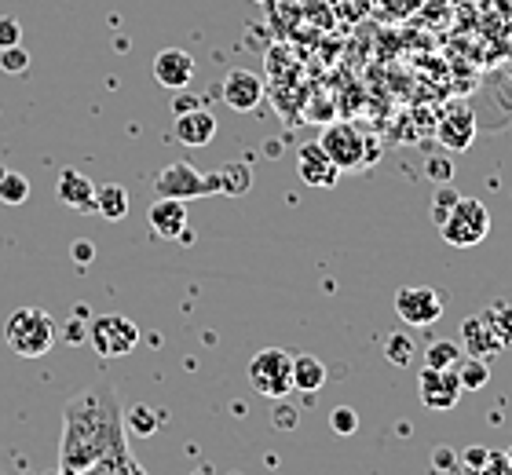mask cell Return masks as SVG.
Here are the masks:
<instances>
[{
    "instance_id": "1",
    "label": "cell",
    "mask_w": 512,
    "mask_h": 475,
    "mask_svg": "<svg viewBox=\"0 0 512 475\" xmlns=\"http://www.w3.org/2000/svg\"><path fill=\"white\" fill-rule=\"evenodd\" d=\"M132 461L125 439V410L110 380H96L77 391L63 410V475H121Z\"/></svg>"
},
{
    "instance_id": "2",
    "label": "cell",
    "mask_w": 512,
    "mask_h": 475,
    "mask_svg": "<svg viewBox=\"0 0 512 475\" xmlns=\"http://www.w3.org/2000/svg\"><path fill=\"white\" fill-rule=\"evenodd\" d=\"M55 337H59V326H55V318L41 307H19L15 315L8 318V326H4V340H8V348L22 359H41L48 351L55 348Z\"/></svg>"
},
{
    "instance_id": "3",
    "label": "cell",
    "mask_w": 512,
    "mask_h": 475,
    "mask_svg": "<svg viewBox=\"0 0 512 475\" xmlns=\"http://www.w3.org/2000/svg\"><path fill=\"white\" fill-rule=\"evenodd\" d=\"M319 143L341 172H355L363 169V165H374L377 158L374 139L366 136V132H359L355 125H348V121H330L326 132L319 136Z\"/></svg>"
},
{
    "instance_id": "4",
    "label": "cell",
    "mask_w": 512,
    "mask_h": 475,
    "mask_svg": "<svg viewBox=\"0 0 512 475\" xmlns=\"http://www.w3.org/2000/svg\"><path fill=\"white\" fill-rule=\"evenodd\" d=\"M439 234L454 249H472L491 234V212L480 198H458L439 223Z\"/></svg>"
},
{
    "instance_id": "5",
    "label": "cell",
    "mask_w": 512,
    "mask_h": 475,
    "mask_svg": "<svg viewBox=\"0 0 512 475\" xmlns=\"http://www.w3.org/2000/svg\"><path fill=\"white\" fill-rule=\"evenodd\" d=\"M249 384L264 399H286L293 391V355L282 348H264L249 359Z\"/></svg>"
},
{
    "instance_id": "6",
    "label": "cell",
    "mask_w": 512,
    "mask_h": 475,
    "mask_svg": "<svg viewBox=\"0 0 512 475\" xmlns=\"http://www.w3.org/2000/svg\"><path fill=\"white\" fill-rule=\"evenodd\" d=\"M88 344L103 359H121L139 348V326L125 315H99L88 322Z\"/></svg>"
},
{
    "instance_id": "7",
    "label": "cell",
    "mask_w": 512,
    "mask_h": 475,
    "mask_svg": "<svg viewBox=\"0 0 512 475\" xmlns=\"http://www.w3.org/2000/svg\"><path fill=\"white\" fill-rule=\"evenodd\" d=\"M447 311V300L432 289V285H403L399 293H395V315L403 318L406 326H417L425 329L432 322H439Z\"/></svg>"
},
{
    "instance_id": "8",
    "label": "cell",
    "mask_w": 512,
    "mask_h": 475,
    "mask_svg": "<svg viewBox=\"0 0 512 475\" xmlns=\"http://www.w3.org/2000/svg\"><path fill=\"white\" fill-rule=\"evenodd\" d=\"M154 190L158 198H176V201H194V198H209L213 187H209V176L198 172L187 161H172L154 176Z\"/></svg>"
},
{
    "instance_id": "9",
    "label": "cell",
    "mask_w": 512,
    "mask_h": 475,
    "mask_svg": "<svg viewBox=\"0 0 512 475\" xmlns=\"http://www.w3.org/2000/svg\"><path fill=\"white\" fill-rule=\"evenodd\" d=\"M417 395L428 410H454L465 395L461 380L454 370H436V366H421L417 373Z\"/></svg>"
},
{
    "instance_id": "10",
    "label": "cell",
    "mask_w": 512,
    "mask_h": 475,
    "mask_svg": "<svg viewBox=\"0 0 512 475\" xmlns=\"http://www.w3.org/2000/svg\"><path fill=\"white\" fill-rule=\"evenodd\" d=\"M436 139L450 154H461V150L472 147L476 139V114H472L465 103H454L450 110H443L436 121Z\"/></svg>"
},
{
    "instance_id": "11",
    "label": "cell",
    "mask_w": 512,
    "mask_h": 475,
    "mask_svg": "<svg viewBox=\"0 0 512 475\" xmlns=\"http://www.w3.org/2000/svg\"><path fill=\"white\" fill-rule=\"evenodd\" d=\"M220 95H224V103L235 114H249V110H256V106L264 103V77L256 74V70H231L224 77Z\"/></svg>"
},
{
    "instance_id": "12",
    "label": "cell",
    "mask_w": 512,
    "mask_h": 475,
    "mask_svg": "<svg viewBox=\"0 0 512 475\" xmlns=\"http://www.w3.org/2000/svg\"><path fill=\"white\" fill-rule=\"evenodd\" d=\"M297 176L308 187H333V183L341 180V169L333 165V158L322 150V143H304L297 154Z\"/></svg>"
},
{
    "instance_id": "13",
    "label": "cell",
    "mask_w": 512,
    "mask_h": 475,
    "mask_svg": "<svg viewBox=\"0 0 512 475\" xmlns=\"http://www.w3.org/2000/svg\"><path fill=\"white\" fill-rule=\"evenodd\" d=\"M154 77H158V85L172 88V92H180L194 81V59L191 52H183V48H165V52L154 55Z\"/></svg>"
},
{
    "instance_id": "14",
    "label": "cell",
    "mask_w": 512,
    "mask_h": 475,
    "mask_svg": "<svg viewBox=\"0 0 512 475\" xmlns=\"http://www.w3.org/2000/svg\"><path fill=\"white\" fill-rule=\"evenodd\" d=\"M461 351H465V355H476V359L491 362L494 355H502L505 344L494 337V329L487 326V318L469 315L465 322H461Z\"/></svg>"
},
{
    "instance_id": "15",
    "label": "cell",
    "mask_w": 512,
    "mask_h": 475,
    "mask_svg": "<svg viewBox=\"0 0 512 475\" xmlns=\"http://www.w3.org/2000/svg\"><path fill=\"white\" fill-rule=\"evenodd\" d=\"M176 139L183 147H209L216 139V117L205 106H194L187 114H176Z\"/></svg>"
},
{
    "instance_id": "16",
    "label": "cell",
    "mask_w": 512,
    "mask_h": 475,
    "mask_svg": "<svg viewBox=\"0 0 512 475\" xmlns=\"http://www.w3.org/2000/svg\"><path fill=\"white\" fill-rule=\"evenodd\" d=\"M147 223L158 238H180V234L187 231V201L158 198L154 205H150Z\"/></svg>"
},
{
    "instance_id": "17",
    "label": "cell",
    "mask_w": 512,
    "mask_h": 475,
    "mask_svg": "<svg viewBox=\"0 0 512 475\" xmlns=\"http://www.w3.org/2000/svg\"><path fill=\"white\" fill-rule=\"evenodd\" d=\"M55 194L63 205H70L74 212H96V183L88 180L85 172L66 169L55 183Z\"/></svg>"
},
{
    "instance_id": "18",
    "label": "cell",
    "mask_w": 512,
    "mask_h": 475,
    "mask_svg": "<svg viewBox=\"0 0 512 475\" xmlns=\"http://www.w3.org/2000/svg\"><path fill=\"white\" fill-rule=\"evenodd\" d=\"M209 187H213V194L242 198V194H249V187H253V169H249L246 161H227L224 169L209 176Z\"/></svg>"
},
{
    "instance_id": "19",
    "label": "cell",
    "mask_w": 512,
    "mask_h": 475,
    "mask_svg": "<svg viewBox=\"0 0 512 475\" xmlns=\"http://www.w3.org/2000/svg\"><path fill=\"white\" fill-rule=\"evenodd\" d=\"M326 366H322L315 355H293V391H300V395H315V391H322V384H326Z\"/></svg>"
},
{
    "instance_id": "20",
    "label": "cell",
    "mask_w": 512,
    "mask_h": 475,
    "mask_svg": "<svg viewBox=\"0 0 512 475\" xmlns=\"http://www.w3.org/2000/svg\"><path fill=\"white\" fill-rule=\"evenodd\" d=\"M96 212L103 220L118 223L128 216V190L121 183H96Z\"/></svg>"
},
{
    "instance_id": "21",
    "label": "cell",
    "mask_w": 512,
    "mask_h": 475,
    "mask_svg": "<svg viewBox=\"0 0 512 475\" xmlns=\"http://www.w3.org/2000/svg\"><path fill=\"white\" fill-rule=\"evenodd\" d=\"M454 373H458L461 388L465 391H480V388H487V380H491V362L476 359V355H461V362L454 366Z\"/></svg>"
},
{
    "instance_id": "22",
    "label": "cell",
    "mask_w": 512,
    "mask_h": 475,
    "mask_svg": "<svg viewBox=\"0 0 512 475\" xmlns=\"http://www.w3.org/2000/svg\"><path fill=\"white\" fill-rule=\"evenodd\" d=\"M461 344H454V340H432L425 348V366H436V370H454L461 362Z\"/></svg>"
},
{
    "instance_id": "23",
    "label": "cell",
    "mask_w": 512,
    "mask_h": 475,
    "mask_svg": "<svg viewBox=\"0 0 512 475\" xmlns=\"http://www.w3.org/2000/svg\"><path fill=\"white\" fill-rule=\"evenodd\" d=\"M483 318H487V326L494 329V337L502 340L505 348H512V304L509 300H494V304L483 311Z\"/></svg>"
},
{
    "instance_id": "24",
    "label": "cell",
    "mask_w": 512,
    "mask_h": 475,
    "mask_svg": "<svg viewBox=\"0 0 512 475\" xmlns=\"http://www.w3.org/2000/svg\"><path fill=\"white\" fill-rule=\"evenodd\" d=\"M30 198V180L22 172H0V201L4 205H22Z\"/></svg>"
},
{
    "instance_id": "25",
    "label": "cell",
    "mask_w": 512,
    "mask_h": 475,
    "mask_svg": "<svg viewBox=\"0 0 512 475\" xmlns=\"http://www.w3.org/2000/svg\"><path fill=\"white\" fill-rule=\"evenodd\" d=\"M125 428H132L136 435H154L158 432V413L150 410V406H128V413H125Z\"/></svg>"
},
{
    "instance_id": "26",
    "label": "cell",
    "mask_w": 512,
    "mask_h": 475,
    "mask_svg": "<svg viewBox=\"0 0 512 475\" xmlns=\"http://www.w3.org/2000/svg\"><path fill=\"white\" fill-rule=\"evenodd\" d=\"M414 337H406V333H392L388 337V344H384V355H388V362L392 366H410V359H414Z\"/></svg>"
},
{
    "instance_id": "27",
    "label": "cell",
    "mask_w": 512,
    "mask_h": 475,
    "mask_svg": "<svg viewBox=\"0 0 512 475\" xmlns=\"http://www.w3.org/2000/svg\"><path fill=\"white\" fill-rule=\"evenodd\" d=\"M0 70L11 77H19L30 70V52L22 44H11V48H0Z\"/></svg>"
},
{
    "instance_id": "28",
    "label": "cell",
    "mask_w": 512,
    "mask_h": 475,
    "mask_svg": "<svg viewBox=\"0 0 512 475\" xmlns=\"http://www.w3.org/2000/svg\"><path fill=\"white\" fill-rule=\"evenodd\" d=\"M377 11H381L384 19H410L425 0H370Z\"/></svg>"
},
{
    "instance_id": "29",
    "label": "cell",
    "mask_w": 512,
    "mask_h": 475,
    "mask_svg": "<svg viewBox=\"0 0 512 475\" xmlns=\"http://www.w3.org/2000/svg\"><path fill=\"white\" fill-rule=\"evenodd\" d=\"M330 428L337 435H355V428H359V413H355L352 406H333Z\"/></svg>"
},
{
    "instance_id": "30",
    "label": "cell",
    "mask_w": 512,
    "mask_h": 475,
    "mask_svg": "<svg viewBox=\"0 0 512 475\" xmlns=\"http://www.w3.org/2000/svg\"><path fill=\"white\" fill-rule=\"evenodd\" d=\"M461 194L454 187H450V183H439V190H436V201H432V220L436 223H443V216H447L450 212V205H454V201H458Z\"/></svg>"
},
{
    "instance_id": "31",
    "label": "cell",
    "mask_w": 512,
    "mask_h": 475,
    "mask_svg": "<svg viewBox=\"0 0 512 475\" xmlns=\"http://www.w3.org/2000/svg\"><path fill=\"white\" fill-rule=\"evenodd\" d=\"M275 428H282V432H293L297 428V421H300V413H297V406L293 402H286V399H275Z\"/></svg>"
},
{
    "instance_id": "32",
    "label": "cell",
    "mask_w": 512,
    "mask_h": 475,
    "mask_svg": "<svg viewBox=\"0 0 512 475\" xmlns=\"http://www.w3.org/2000/svg\"><path fill=\"white\" fill-rule=\"evenodd\" d=\"M469 475H512V461L505 454H487V461H483L476 472H469Z\"/></svg>"
},
{
    "instance_id": "33",
    "label": "cell",
    "mask_w": 512,
    "mask_h": 475,
    "mask_svg": "<svg viewBox=\"0 0 512 475\" xmlns=\"http://www.w3.org/2000/svg\"><path fill=\"white\" fill-rule=\"evenodd\" d=\"M425 176L428 180H436V183H450L454 180V161L450 158H428Z\"/></svg>"
},
{
    "instance_id": "34",
    "label": "cell",
    "mask_w": 512,
    "mask_h": 475,
    "mask_svg": "<svg viewBox=\"0 0 512 475\" xmlns=\"http://www.w3.org/2000/svg\"><path fill=\"white\" fill-rule=\"evenodd\" d=\"M11 44H22V26L19 19L0 15V48H11Z\"/></svg>"
},
{
    "instance_id": "35",
    "label": "cell",
    "mask_w": 512,
    "mask_h": 475,
    "mask_svg": "<svg viewBox=\"0 0 512 475\" xmlns=\"http://www.w3.org/2000/svg\"><path fill=\"white\" fill-rule=\"evenodd\" d=\"M432 465H436V472H447V468H458V454H454L450 446H436V450H432Z\"/></svg>"
},
{
    "instance_id": "36",
    "label": "cell",
    "mask_w": 512,
    "mask_h": 475,
    "mask_svg": "<svg viewBox=\"0 0 512 475\" xmlns=\"http://www.w3.org/2000/svg\"><path fill=\"white\" fill-rule=\"evenodd\" d=\"M92 256H96V249H92V242H77V245H74V260H77V264H88Z\"/></svg>"
},
{
    "instance_id": "37",
    "label": "cell",
    "mask_w": 512,
    "mask_h": 475,
    "mask_svg": "<svg viewBox=\"0 0 512 475\" xmlns=\"http://www.w3.org/2000/svg\"><path fill=\"white\" fill-rule=\"evenodd\" d=\"M194 106H202L198 99H194V95H180V99L172 103V110H176V114H187V110H194Z\"/></svg>"
},
{
    "instance_id": "38",
    "label": "cell",
    "mask_w": 512,
    "mask_h": 475,
    "mask_svg": "<svg viewBox=\"0 0 512 475\" xmlns=\"http://www.w3.org/2000/svg\"><path fill=\"white\" fill-rule=\"evenodd\" d=\"M85 337H88V329L81 326V322H74V326H66V340H74V344H77V340H85Z\"/></svg>"
},
{
    "instance_id": "39",
    "label": "cell",
    "mask_w": 512,
    "mask_h": 475,
    "mask_svg": "<svg viewBox=\"0 0 512 475\" xmlns=\"http://www.w3.org/2000/svg\"><path fill=\"white\" fill-rule=\"evenodd\" d=\"M494 11H498L502 19H509V22H512V0H494Z\"/></svg>"
},
{
    "instance_id": "40",
    "label": "cell",
    "mask_w": 512,
    "mask_h": 475,
    "mask_svg": "<svg viewBox=\"0 0 512 475\" xmlns=\"http://www.w3.org/2000/svg\"><path fill=\"white\" fill-rule=\"evenodd\" d=\"M194 475H209V468H202V472H194Z\"/></svg>"
},
{
    "instance_id": "41",
    "label": "cell",
    "mask_w": 512,
    "mask_h": 475,
    "mask_svg": "<svg viewBox=\"0 0 512 475\" xmlns=\"http://www.w3.org/2000/svg\"><path fill=\"white\" fill-rule=\"evenodd\" d=\"M48 475H63V472H48Z\"/></svg>"
}]
</instances>
